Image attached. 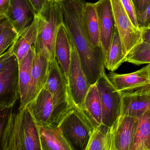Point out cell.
Returning <instances> with one entry per match:
<instances>
[{"label":"cell","mask_w":150,"mask_h":150,"mask_svg":"<svg viewBox=\"0 0 150 150\" xmlns=\"http://www.w3.org/2000/svg\"><path fill=\"white\" fill-rule=\"evenodd\" d=\"M120 1L132 23L136 28L140 30L138 25L135 10L132 0H120Z\"/></svg>","instance_id":"obj_29"},{"label":"cell","mask_w":150,"mask_h":150,"mask_svg":"<svg viewBox=\"0 0 150 150\" xmlns=\"http://www.w3.org/2000/svg\"><path fill=\"white\" fill-rule=\"evenodd\" d=\"M37 35V22L36 16L32 23L18 33L15 42L9 49L12 54L16 56L19 64L34 45Z\"/></svg>","instance_id":"obj_21"},{"label":"cell","mask_w":150,"mask_h":150,"mask_svg":"<svg viewBox=\"0 0 150 150\" xmlns=\"http://www.w3.org/2000/svg\"><path fill=\"white\" fill-rule=\"evenodd\" d=\"M142 32V41L150 44V28L144 29Z\"/></svg>","instance_id":"obj_34"},{"label":"cell","mask_w":150,"mask_h":150,"mask_svg":"<svg viewBox=\"0 0 150 150\" xmlns=\"http://www.w3.org/2000/svg\"><path fill=\"white\" fill-rule=\"evenodd\" d=\"M150 111V86L122 93L119 115L139 118Z\"/></svg>","instance_id":"obj_9"},{"label":"cell","mask_w":150,"mask_h":150,"mask_svg":"<svg viewBox=\"0 0 150 150\" xmlns=\"http://www.w3.org/2000/svg\"><path fill=\"white\" fill-rule=\"evenodd\" d=\"M58 126L61 128L75 150L85 149L90 139V132L73 103L71 109L62 119Z\"/></svg>","instance_id":"obj_6"},{"label":"cell","mask_w":150,"mask_h":150,"mask_svg":"<svg viewBox=\"0 0 150 150\" xmlns=\"http://www.w3.org/2000/svg\"><path fill=\"white\" fill-rule=\"evenodd\" d=\"M137 19L141 30L150 28V4L145 11L137 16Z\"/></svg>","instance_id":"obj_30"},{"label":"cell","mask_w":150,"mask_h":150,"mask_svg":"<svg viewBox=\"0 0 150 150\" xmlns=\"http://www.w3.org/2000/svg\"><path fill=\"white\" fill-rule=\"evenodd\" d=\"M37 35L34 52L45 56L51 62L56 59L55 44L59 27L63 23L61 2L48 1L36 15Z\"/></svg>","instance_id":"obj_2"},{"label":"cell","mask_w":150,"mask_h":150,"mask_svg":"<svg viewBox=\"0 0 150 150\" xmlns=\"http://www.w3.org/2000/svg\"><path fill=\"white\" fill-rule=\"evenodd\" d=\"M38 127L42 150H75L58 125Z\"/></svg>","instance_id":"obj_18"},{"label":"cell","mask_w":150,"mask_h":150,"mask_svg":"<svg viewBox=\"0 0 150 150\" xmlns=\"http://www.w3.org/2000/svg\"><path fill=\"white\" fill-rule=\"evenodd\" d=\"M0 21V55H1L11 46L18 34L11 23L7 18H3Z\"/></svg>","instance_id":"obj_27"},{"label":"cell","mask_w":150,"mask_h":150,"mask_svg":"<svg viewBox=\"0 0 150 150\" xmlns=\"http://www.w3.org/2000/svg\"><path fill=\"white\" fill-rule=\"evenodd\" d=\"M84 13L86 26L92 42L95 47L101 48L99 24L95 3H85Z\"/></svg>","instance_id":"obj_26"},{"label":"cell","mask_w":150,"mask_h":150,"mask_svg":"<svg viewBox=\"0 0 150 150\" xmlns=\"http://www.w3.org/2000/svg\"><path fill=\"white\" fill-rule=\"evenodd\" d=\"M21 111V129L22 141L25 150H42L39 132L29 108L25 107Z\"/></svg>","instance_id":"obj_19"},{"label":"cell","mask_w":150,"mask_h":150,"mask_svg":"<svg viewBox=\"0 0 150 150\" xmlns=\"http://www.w3.org/2000/svg\"><path fill=\"white\" fill-rule=\"evenodd\" d=\"M19 95V63L8 49L0 56V109L13 107Z\"/></svg>","instance_id":"obj_4"},{"label":"cell","mask_w":150,"mask_h":150,"mask_svg":"<svg viewBox=\"0 0 150 150\" xmlns=\"http://www.w3.org/2000/svg\"><path fill=\"white\" fill-rule=\"evenodd\" d=\"M139 118L119 115L114 123L115 150H131Z\"/></svg>","instance_id":"obj_14"},{"label":"cell","mask_w":150,"mask_h":150,"mask_svg":"<svg viewBox=\"0 0 150 150\" xmlns=\"http://www.w3.org/2000/svg\"><path fill=\"white\" fill-rule=\"evenodd\" d=\"M11 0H0V20L5 18V15L9 8Z\"/></svg>","instance_id":"obj_33"},{"label":"cell","mask_w":150,"mask_h":150,"mask_svg":"<svg viewBox=\"0 0 150 150\" xmlns=\"http://www.w3.org/2000/svg\"><path fill=\"white\" fill-rule=\"evenodd\" d=\"M72 47L71 62L69 71V91L75 107L80 109L91 85L88 81L80 62L75 47Z\"/></svg>","instance_id":"obj_8"},{"label":"cell","mask_w":150,"mask_h":150,"mask_svg":"<svg viewBox=\"0 0 150 150\" xmlns=\"http://www.w3.org/2000/svg\"><path fill=\"white\" fill-rule=\"evenodd\" d=\"M95 4L99 24L100 47L105 61L114 32L115 18L111 0H99Z\"/></svg>","instance_id":"obj_10"},{"label":"cell","mask_w":150,"mask_h":150,"mask_svg":"<svg viewBox=\"0 0 150 150\" xmlns=\"http://www.w3.org/2000/svg\"><path fill=\"white\" fill-rule=\"evenodd\" d=\"M45 85L53 99V124L58 125L71 109L73 103L70 95L68 85L56 59L49 63L48 79Z\"/></svg>","instance_id":"obj_3"},{"label":"cell","mask_w":150,"mask_h":150,"mask_svg":"<svg viewBox=\"0 0 150 150\" xmlns=\"http://www.w3.org/2000/svg\"><path fill=\"white\" fill-rule=\"evenodd\" d=\"M96 84L102 107L103 124L106 127H111L119 115L122 93L116 91L105 72Z\"/></svg>","instance_id":"obj_5"},{"label":"cell","mask_w":150,"mask_h":150,"mask_svg":"<svg viewBox=\"0 0 150 150\" xmlns=\"http://www.w3.org/2000/svg\"><path fill=\"white\" fill-rule=\"evenodd\" d=\"M36 15L29 0H11L5 15L18 33L30 25Z\"/></svg>","instance_id":"obj_13"},{"label":"cell","mask_w":150,"mask_h":150,"mask_svg":"<svg viewBox=\"0 0 150 150\" xmlns=\"http://www.w3.org/2000/svg\"><path fill=\"white\" fill-rule=\"evenodd\" d=\"M71 42L64 23L59 27L55 44V56L69 84L71 62Z\"/></svg>","instance_id":"obj_20"},{"label":"cell","mask_w":150,"mask_h":150,"mask_svg":"<svg viewBox=\"0 0 150 150\" xmlns=\"http://www.w3.org/2000/svg\"><path fill=\"white\" fill-rule=\"evenodd\" d=\"M107 76L117 91H132L149 85L150 64L133 73L119 74L110 72Z\"/></svg>","instance_id":"obj_11"},{"label":"cell","mask_w":150,"mask_h":150,"mask_svg":"<svg viewBox=\"0 0 150 150\" xmlns=\"http://www.w3.org/2000/svg\"><path fill=\"white\" fill-rule=\"evenodd\" d=\"M135 10L136 17L145 11L150 4V0H132Z\"/></svg>","instance_id":"obj_31"},{"label":"cell","mask_w":150,"mask_h":150,"mask_svg":"<svg viewBox=\"0 0 150 150\" xmlns=\"http://www.w3.org/2000/svg\"><path fill=\"white\" fill-rule=\"evenodd\" d=\"M115 25L126 55L138 44L142 42V32L135 27L120 0H111Z\"/></svg>","instance_id":"obj_7"},{"label":"cell","mask_w":150,"mask_h":150,"mask_svg":"<svg viewBox=\"0 0 150 150\" xmlns=\"http://www.w3.org/2000/svg\"><path fill=\"white\" fill-rule=\"evenodd\" d=\"M1 150H25L21 129V111L13 112L1 130Z\"/></svg>","instance_id":"obj_17"},{"label":"cell","mask_w":150,"mask_h":150,"mask_svg":"<svg viewBox=\"0 0 150 150\" xmlns=\"http://www.w3.org/2000/svg\"><path fill=\"white\" fill-rule=\"evenodd\" d=\"M61 2L63 23L71 43L78 54L83 70L91 85L97 83L105 72L101 48L93 46L86 26L85 3L83 0H65Z\"/></svg>","instance_id":"obj_1"},{"label":"cell","mask_w":150,"mask_h":150,"mask_svg":"<svg viewBox=\"0 0 150 150\" xmlns=\"http://www.w3.org/2000/svg\"><path fill=\"white\" fill-rule=\"evenodd\" d=\"M77 109L90 134L95 129L104 126L102 120V107L96 83L91 85L81 108Z\"/></svg>","instance_id":"obj_12"},{"label":"cell","mask_w":150,"mask_h":150,"mask_svg":"<svg viewBox=\"0 0 150 150\" xmlns=\"http://www.w3.org/2000/svg\"><path fill=\"white\" fill-rule=\"evenodd\" d=\"M138 118L131 150H150V111Z\"/></svg>","instance_id":"obj_25"},{"label":"cell","mask_w":150,"mask_h":150,"mask_svg":"<svg viewBox=\"0 0 150 150\" xmlns=\"http://www.w3.org/2000/svg\"><path fill=\"white\" fill-rule=\"evenodd\" d=\"M126 55L115 25L112 39L104 61L105 67L111 72H114L126 62Z\"/></svg>","instance_id":"obj_24"},{"label":"cell","mask_w":150,"mask_h":150,"mask_svg":"<svg viewBox=\"0 0 150 150\" xmlns=\"http://www.w3.org/2000/svg\"><path fill=\"white\" fill-rule=\"evenodd\" d=\"M49 63L50 61L45 56L34 52L31 80L26 107L36 98L46 84L48 79Z\"/></svg>","instance_id":"obj_16"},{"label":"cell","mask_w":150,"mask_h":150,"mask_svg":"<svg viewBox=\"0 0 150 150\" xmlns=\"http://www.w3.org/2000/svg\"><path fill=\"white\" fill-rule=\"evenodd\" d=\"M114 125L102 126L90 134L87 146L84 150H115L114 144Z\"/></svg>","instance_id":"obj_23"},{"label":"cell","mask_w":150,"mask_h":150,"mask_svg":"<svg viewBox=\"0 0 150 150\" xmlns=\"http://www.w3.org/2000/svg\"><path fill=\"white\" fill-rule=\"evenodd\" d=\"M26 107L29 108L38 127L53 124V99L46 85L36 98Z\"/></svg>","instance_id":"obj_15"},{"label":"cell","mask_w":150,"mask_h":150,"mask_svg":"<svg viewBox=\"0 0 150 150\" xmlns=\"http://www.w3.org/2000/svg\"></svg>","instance_id":"obj_36"},{"label":"cell","mask_w":150,"mask_h":150,"mask_svg":"<svg viewBox=\"0 0 150 150\" xmlns=\"http://www.w3.org/2000/svg\"><path fill=\"white\" fill-rule=\"evenodd\" d=\"M126 62L134 65L150 64V44L141 42L126 55Z\"/></svg>","instance_id":"obj_28"},{"label":"cell","mask_w":150,"mask_h":150,"mask_svg":"<svg viewBox=\"0 0 150 150\" xmlns=\"http://www.w3.org/2000/svg\"><path fill=\"white\" fill-rule=\"evenodd\" d=\"M32 5L36 15L39 13L46 3V0H29Z\"/></svg>","instance_id":"obj_32"},{"label":"cell","mask_w":150,"mask_h":150,"mask_svg":"<svg viewBox=\"0 0 150 150\" xmlns=\"http://www.w3.org/2000/svg\"><path fill=\"white\" fill-rule=\"evenodd\" d=\"M34 45L19 64V95L20 105L18 110L24 108L31 80Z\"/></svg>","instance_id":"obj_22"},{"label":"cell","mask_w":150,"mask_h":150,"mask_svg":"<svg viewBox=\"0 0 150 150\" xmlns=\"http://www.w3.org/2000/svg\"><path fill=\"white\" fill-rule=\"evenodd\" d=\"M46 1H56L61 2L63 1H65V0H46Z\"/></svg>","instance_id":"obj_35"}]
</instances>
